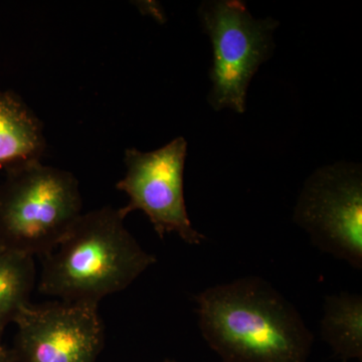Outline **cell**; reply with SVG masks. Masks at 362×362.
Masks as SVG:
<instances>
[{"instance_id": "cell-1", "label": "cell", "mask_w": 362, "mask_h": 362, "mask_svg": "<svg viewBox=\"0 0 362 362\" xmlns=\"http://www.w3.org/2000/svg\"><path fill=\"white\" fill-rule=\"evenodd\" d=\"M202 337L223 362H307L313 334L270 283L238 279L197 295Z\"/></svg>"}, {"instance_id": "cell-2", "label": "cell", "mask_w": 362, "mask_h": 362, "mask_svg": "<svg viewBox=\"0 0 362 362\" xmlns=\"http://www.w3.org/2000/svg\"><path fill=\"white\" fill-rule=\"evenodd\" d=\"M120 209L81 214L56 249L42 258L37 288L68 303L98 305L123 291L156 263L124 225Z\"/></svg>"}, {"instance_id": "cell-3", "label": "cell", "mask_w": 362, "mask_h": 362, "mask_svg": "<svg viewBox=\"0 0 362 362\" xmlns=\"http://www.w3.org/2000/svg\"><path fill=\"white\" fill-rule=\"evenodd\" d=\"M77 178L35 162L6 173L0 185V245L44 258L82 214Z\"/></svg>"}, {"instance_id": "cell-4", "label": "cell", "mask_w": 362, "mask_h": 362, "mask_svg": "<svg viewBox=\"0 0 362 362\" xmlns=\"http://www.w3.org/2000/svg\"><path fill=\"white\" fill-rule=\"evenodd\" d=\"M199 16L213 45L209 103L214 110L244 113L247 88L259 66L270 58L279 23L252 18L240 0L204 2Z\"/></svg>"}, {"instance_id": "cell-5", "label": "cell", "mask_w": 362, "mask_h": 362, "mask_svg": "<svg viewBox=\"0 0 362 362\" xmlns=\"http://www.w3.org/2000/svg\"><path fill=\"white\" fill-rule=\"evenodd\" d=\"M294 221L314 246L361 270V166L337 163L315 171L298 199Z\"/></svg>"}, {"instance_id": "cell-6", "label": "cell", "mask_w": 362, "mask_h": 362, "mask_svg": "<svg viewBox=\"0 0 362 362\" xmlns=\"http://www.w3.org/2000/svg\"><path fill=\"white\" fill-rule=\"evenodd\" d=\"M187 154V142L183 137L154 151L126 149L127 171L116 188L129 199L119 209L125 218L132 211H141L160 239L175 233L187 244L197 246L206 237L195 230L187 211L183 187Z\"/></svg>"}, {"instance_id": "cell-7", "label": "cell", "mask_w": 362, "mask_h": 362, "mask_svg": "<svg viewBox=\"0 0 362 362\" xmlns=\"http://www.w3.org/2000/svg\"><path fill=\"white\" fill-rule=\"evenodd\" d=\"M16 362H97L104 325L98 305L28 303L14 319Z\"/></svg>"}, {"instance_id": "cell-8", "label": "cell", "mask_w": 362, "mask_h": 362, "mask_svg": "<svg viewBox=\"0 0 362 362\" xmlns=\"http://www.w3.org/2000/svg\"><path fill=\"white\" fill-rule=\"evenodd\" d=\"M45 150L37 117L16 93L0 90V169L8 173L40 162Z\"/></svg>"}, {"instance_id": "cell-9", "label": "cell", "mask_w": 362, "mask_h": 362, "mask_svg": "<svg viewBox=\"0 0 362 362\" xmlns=\"http://www.w3.org/2000/svg\"><path fill=\"white\" fill-rule=\"evenodd\" d=\"M320 334L343 361H362V298L341 293L326 296Z\"/></svg>"}, {"instance_id": "cell-10", "label": "cell", "mask_w": 362, "mask_h": 362, "mask_svg": "<svg viewBox=\"0 0 362 362\" xmlns=\"http://www.w3.org/2000/svg\"><path fill=\"white\" fill-rule=\"evenodd\" d=\"M35 283L37 271L33 257L0 245V338L21 308L30 303Z\"/></svg>"}, {"instance_id": "cell-11", "label": "cell", "mask_w": 362, "mask_h": 362, "mask_svg": "<svg viewBox=\"0 0 362 362\" xmlns=\"http://www.w3.org/2000/svg\"><path fill=\"white\" fill-rule=\"evenodd\" d=\"M0 362H16L13 350L7 349L0 338Z\"/></svg>"}, {"instance_id": "cell-12", "label": "cell", "mask_w": 362, "mask_h": 362, "mask_svg": "<svg viewBox=\"0 0 362 362\" xmlns=\"http://www.w3.org/2000/svg\"><path fill=\"white\" fill-rule=\"evenodd\" d=\"M162 362H177V361H170V359H168V361H162Z\"/></svg>"}, {"instance_id": "cell-13", "label": "cell", "mask_w": 362, "mask_h": 362, "mask_svg": "<svg viewBox=\"0 0 362 362\" xmlns=\"http://www.w3.org/2000/svg\"><path fill=\"white\" fill-rule=\"evenodd\" d=\"M343 362H347V361H343Z\"/></svg>"}]
</instances>
